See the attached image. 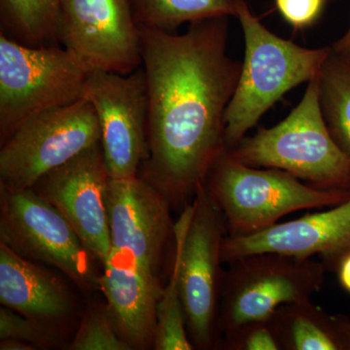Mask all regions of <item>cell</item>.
Here are the masks:
<instances>
[{"instance_id": "obj_8", "label": "cell", "mask_w": 350, "mask_h": 350, "mask_svg": "<svg viewBox=\"0 0 350 350\" xmlns=\"http://www.w3.org/2000/svg\"><path fill=\"white\" fill-rule=\"evenodd\" d=\"M98 142V116L85 98L38 113L0 144V189H31L44 175Z\"/></svg>"}, {"instance_id": "obj_10", "label": "cell", "mask_w": 350, "mask_h": 350, "mask_svg": "<svg viewBox=\"0 0 350 350\" xmlns=\"http://www.w3.org/2000/svg\"><path fill=\"white\" fill-rule=\"evenodd\" d=\"M107 206L112 248L130 256L149 280L163 288V273L175 250L170 202L137 175L110 177Z\"/></svg>"}, {"instance_id": "obj_1", "label": "cell", "mask_w": 350, "mask_h": 350, "mask_svg": "<svg viewBox=\"0 0 350 350\" xmlns=\"http://www.w3.org/2000/svg\"><path fill=\"white\" fill-rule=\"evenodd\" d=\"M139 29L149 119L138 176L183 211L228 151L225 113L243 63L227 53L228 17L192 23L183 34Z\"/></svg>"}, {"instance_id": "obj_21", "label": "cell", "mask_w": 350, "mask_h": 350, "mask_svg": "<svg viewBox=\"0 0 350 350\" xmlns=\"http://www.w3.org/2000/svg\"><path fill=\"white\" fill-rule=\"evenodd\" d=\"M155 350H193L179 291L178 264L174 256L169 280L157 306Z\"/></svg>"}, {"instance_id": "obj_28", "label": "cell", "mask_w": 350, "mask_h": 350, "mask_svg": "<svg viewBox=\"0 0 350 350\" xmlns=\"http://www.w3.org/2000/svg\"><path fill=\"white\" fill-rule=\"evenodd\" d=\"M0 349L1 350H38L36 345L29 342H23L17 338H4L0 340Z\"/></svg>"}, {"instance_id": "obj_24", "label": "cell", "mask_w": 350, "mask_h": 350, "mask_svg": "<svg viewBox=\"0 0 350 350\" xmlns=\"http://www.w3.org/2000/svg\"><path fill=\"white\" fill-rule=\"evenodd\" d=\"M219 349L225 350H282L273 319L254 320L226 333Z\"/></svg>"}, {"instance_id": "obj_27", "label": "cell", "mask_w": 350, "mask_h": 350, "mask_svg": "<svg viewBox=\"0 0 350 350\" xmlns=\"http://www.w3.org/2000/svg\"><path fill=\"white\" fill-rule=\"evenodd\" d=\"M332 52L342 59H350V27L345 36L334 44Z\"/></svg>"}, {"instance_id": "obj_13", "label": "cell", "mask_w": 350, "mask_h": 350, "mask_svg": "<svg viewBox=\"0 0 350 350\" xmlns=\"http://www.w3.org/2000/svg\"><path fill=\"white\" fill-rule=\"evenodd\" d=\"M109 179L98 142L44 175L31 188L56 207L101 266L112 250L107 206Z\"/></svg>"}, {"instance_id": "obj_18", "label": "cell", "mask_w": 350, "mask_h": 350, "mask_svg": "<svg viewBox=\"0 0 350 350\" xmlns=\"http://www.w3.org/2000/svg\"><path fill=\"white\" fill-rule=\"evenodd\" d=\"M139 27L174 31L181 25L236 17L234 0H131Z\"/></svg>"}, {"instance_id": "obj_12", "label": "cell", "mask_w": 350, "mask_h": 350, "mask_svg": "<svg viewBox=\"0 0 350 350\" xmlns=\"http://www.w3.org/2000/svg\"><path fill=\"white\" fill-rule=\"evenodd\" d=\"M57 39L89 71L130 75L142 64L131 0H59Z\"/></svg>"}, {"instance_id": "obj_4", "label": "cell", "mask_w": 350, "mask_h": 350, "mask_svg": "<svg viewBox=\"0 0 350 350\" xmlns=\"http://www.w3.org/2000/svg\"><path fill=\"white\" fill-rule=\"evenodd\" d=\"M226 218L204 183L175 223L174 256L189 336L196 349H218L226 271Z\"/></svg>"}, {"instance_id": "obj_26", "label": "cell", "mask_w": 350, "mask_h": 350, "mask_svg": "<svg viewBox=\"0 0 350 350\" xmlns=\"http://www.w3.org/2000/svg\"><path fill=\"white\" fill-rule=\"evenodd\" d=\"M338 269L340 284L350 293V253L340 260Z\"/></svg>"}, {"instance_id": "obj_30", "label": "cell", "mask_w": 350, "mask_h": 350, "mask_svg": "<svg viewBox=\"0 0 350 350\" xmlns=\"http://www.w3.org/2000/svg\"><path fill=\"white\" fill-rule=\"evenodd\" d=\"M347 61H349V62H350V59H347Z\"/></svg>"}, {"instance_id": "obj_25", "label": "cell", "mask_w": 350, "mask_h": 350, "mask_svg": "<svg viewBox=\"0 0 350 350\" xmlns=\"http://www.w3.org/2000/svg\"><path fill=\"white\" fill-rule=\"evenodd\" d=\"M326 0H275L276 9L294 29L314 24L323 11Z\"/></svg>"}, {"instance_id": "obj_9", "label": "cell", "mask_w": 350, "mask_h": 350, "mask_svg": "<svg viewBox=\"0 0 350 350\" xmlns=\"http://www.w3.org/2000/svg\"><path fill=\"white\" fill-rule=\"evenodd\" d=\"M229 265L221 301V338L247 322L269 319L283 305L310 300L325 278V265L312 258L260 253Z\"/></svg>"}, {"instance_id": "obj_3", "label": "cell", "mask_w": 350, "mask_h": 350, "mask_svg": "<svg viewBox=\"0 0 350 350\" xmlns=\"http://www.w3.org/2000/svg\"><path fill=\"white\" fill-rule=\"evenodd\" d=\"M228 152L250 167L284 170L314 187L350 192V155L324 119L320 72L308 81L303 98L286 118L243 137Z\"/></svg>"}, {"instance_id": "obj_22", "label": "cell", "mask_w": 350, "mask_h": 350, "mask_svg": "<svg viewBox=\"0 0 350 350\" xmlns=\"http://www.w3.org/2000/svg\"><path fill=\"white\" fill-rule=\"evenodd\" d=\"M66 349L133 350L120 335L107 303L101 301L88 304Z\"/></svg>"}, {"instance_id": "obj_23", "label": "cell", "mask_w": 350, "mask_h": 350, "mask_svg": "<svg viewBox=\"0 0 350 350\" xmlns=\"http://www.w3.org/2000/svg\"><path fill=\"white\" fill-rule=\"evenodd\" d=\"M4 338H17L36 345L38 349H52L63 347L64 338L31 321L19 312L1 306L0 340Z\"/></svg>"}, {"instance_id": "obj_29", "label": "cell", "mask_w": 350, "mask_h": 350, "mask_svg": "<svg viewBox=\"0 0 350 350\" xmlns=\"http://www.w3.org/2000/svg\"><path fill=\"white\" fill-rule=\"evenodd\" d=\"M335 320L344 342L345 349H350V320L342 317H335Z\"/></svg>"}, {"instance_id": "obj_17", "label": "cell", "mask_w": 350, "mask_h": 350, "mask_svg": "<svg viewBox=\"0 0 350 350\" xmlns=\"http://www.w3.org/2000/svg\"><path fill=\"white\" fill-rule=\"evenodd\" d=\"M271 319L282 350L345 349L335 317L310 300L283 305Z\"/></svg>"}, {"instance_id": "obj_6", "label": "cell", "mask_w": 350, "mask_h": 350, "mask_svg": "<svg viewBox=\"0 0 350 350\" xmlns=\"http://www.w3.org/2000/svg\"><path fill=\"white\" fill-rule=\"evenodd\" d=\"M90 71L66 48L0 34V144L38 113L81 100Z\"/></svg>"}, {"instance_id": "obj_5", "label": "cell", "mask_w": 350, "mask_h": 350, "mask_svg": "<svg viewBox=\"0 0 350 350\" xmlns=\"http://www.w3.org/2000/svg\"><path fill=\"white\" fill-rule=\"evenodd\" d=\"M204 186L224 214L230 236L255 234L295 211L350 199L349 191L314 187L282 170L250 167L228 151L214 163Z\"/></svg>"}, {"instance_id": "obj_16", "label": "cell", "mask_w": 350, "mask_h": 350, "mask_svg": "<svg viewBox=\"0 0 350 350\" xmlns=\"http://www.w3.org/2000/svg\"><path fill=\"white\" fill-rule=\"evenodd\" d=\"M103 268L101 292L120 335L133 350L154 349L163 288L149 280L130 256L114 248Z\"/></svg>"}, {"instance_id": "obj_11", "label": "cell", "mask_w": 350, "mask_h": 350, "mask_svg": "<svg viewBox=\"0 0 350 350\" xmlns=\"http://www.w3.org/2000/svg\"><path fill=\"white\" fill-rule=\"evenodd\" d=\"M83 98L93 105L111 178L137 176L148 153L149 98L144 68L130 75L90 71Z\"/></svg>"}, {"instance_id": "obj_14", "label": "cell", "mask_w": 350, "mask_h": 350, "mask_svg": "<svg viewBox=\"0 0 350 350\" xmlns=\"http://www.w3.org/2000/svg\"><path fill=\"white\" fill-rule=\"evenodd\" d=\"M260 253L300 259L319 255L324 265H338L350 253V199L329 211L276 223L248 236L227 234L223 243L224 264Z\"/></svg>"}, {"instance_id": "obj_15", "label": "cell", "mask_w": 350, "mask_h": 350, "mask_svg": "<svg viewBox=\"0 0 350 350\" xmlns=\"http://www.w3.org/2000/svg\"><path fill=\"white\" fill-rule=\"evenodd\" d=\"M0 304L66 338L77 317L75 294L64 278L0 243Z\"/></svg>"}, {"instance_id": "obj_20", "label": "cell", "mask_w": 350, "mask_h": 350, "mask_svg": "<svg viewBox=\"0 0 350 350\" xmlns=\"http://www.w3.org/2000/svg\"><path fill=\"white\" fill-rule=\"evenodd\" d=\"M320 103L331 135L350 155V62L333 52L320 71Z\"/></svg>"}, {"instance_id": "obj_7", "label": "cell", "mask_w": 350, "mask_h": 350, "mask_svg": "<svg viewBox=\"0 0 350 350\" xmlns=\"http://www.w3.org/2000/svg\"><path fill=\"white\" fill-rule=\"evenodd\" d=\"M0 243L29 261L57 269L83 292L101 291L100 262L56 207L32 189H0Z\"/></svg>"}, {"instance_id": "obj_2", "label": "cell", "mask_w": 350, "mask_h": 350, "mask_svg": "<svg viewBox=\"0 0 350 350\" xmlns=\"http://www.w3.org/2000/svg\"><path fill=\"white\" fill-rule=\"evenodd\" d=\"M243 29L244 59L236 91L225 113V140L231 150L287 92L319 75L332 48L308 49L275 36L234 0Z\"/></svg>"}, {"instance_id": "obj_19", "label": "cell", "mask_w": 350, "mask_h": 350, "mask_svg": "<svg viewBox=\"0 0 350 350\" xmlns=\"http://www.w3.org/2000/svg\"><path fill=\"white\" fill-rule=\"evenodd\" d=\"M3 33L29 46L59 40V0H0Z\"/></svg>"}]
</instances>
